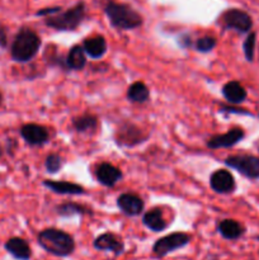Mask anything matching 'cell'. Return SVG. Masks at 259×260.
I'll use <instances>...</instances> for the list:
<instances>
[{"label":"cell","mask_w":259,"mask_h":260,"mask_svg":"<svg viewBox=\"0 0 259 260\" xmlns=\"http://www.w3.org/2000/svg\"><path fill=\"white\" fill-rule=\"evenodd\" d=\"M38 243L47 253L56 256H68L75 249L73 236L57 229H46L38 234Z\"/></svg>","instance_id":"obj_1"},{"label":"cell","mask_w":259,"mask_h":260,"mask_svg":"<svg viewBox=\"0 0 259 260\" xmlns=\"http://www.w3.org/2000/svg\"><path fill=\"white\" fill-rule=\"evenodd\" d=\"M106 14L112 25L118 29H134L142 24L141 15L126 4L108 3L106 5Z\"/></svg>","instance_id":"obj_2"},{"label":"cell","mask_w":259,"mask_h":260,"mask_svg":"<svg viewBox=\"0 0 259 260\" xmlns=\"http://www.w3.org/2000/svg\"><path fill=\"white\" fill-rule=\"evenodd\" d=\"M41 40L33 30L23 28L17 36L12 45V57L18 62H27L32 60L38 52Z\"/></svg>","instance_id":"obj_3"},{"label":"cell","mask_w":259,"mask_h":260,"mask_svg":"<svg viewBox=\"0 0 259 260\" xmlns=\"http://www.w3.org/2000/svg\"><path fill=\"white\" fill-rule=\"evenodd\" d=\"M85 17V5L84 3H78L75 7L70 8L61 14L52 15L46 20L48 27L56 30H74Z\"/></svg>","instance_id":"obj_4"},{"label":"cell","mask_w":259,"mask_h":260,"mask_svg":"<svg viewBox=\"0 0 259 260\" xmlns=\"http://www.w3.org/2000/svg\"><path fill=\"white\" fill-rule=\"evenodd\" d=\"M225 164L249 179L259 178V157L253 155H234L226 159Z\"/></svg>","instance_id":"obj_5"},{"label":"cell","mask_w":259,"mask_h":260,"mask_svg":"<svg viewBox=\"0 0 259 260\" xmlns=\"http://www.w3.org/2000/svg\"><path fill=\"white\" fill-rule=\"evenodd\" d=\"M190 241L189 235L184 233H174L159 239L154 245V253L157 256H165L180 248H184Z\"/></svg>","instance_id":"obj_6"},{"label":"cell","mask_w":259,"mask_h":260,"mask_svg":"<svg viewBox=\"0 0 259 260\" xmlns=\"http://www.w3.org/2000/svg\"><path fill=\"white\" fill-rule=\"evenodd\" d=\"M222 22L225 28L236 30L239 33H246L253 27V20L250 15L240 9H230L222 15Z\"/></svg>","instance_id":"obj_7"},{"label":"cell","mask_w":259,"mask_h":260,"mask_svg":"<svg viewBox=\"0 0 259 260\" xmlns=\"http://www.w3.org/2000/svg\"><path fill=\"white\" fill-rule=\"evenodd\" d=\"M210 185L217 193H231L235 189V180L230 172L220 169L211 175Z\"/></svg>","instance_id":"obj_8"},{"label":"cell","mask_w":259,"mask_h":260,"mask_svg":"<svg viewBox=\"0 0 259 260\" xmlns=\"http://www.w3.org/2000/svg\"><path fill=\"white\" fill-rule=\"evenodd\" d=\"M244 139V131L240 128H233L223 135H217L208 140L207 146L210 149H221V147H231Z\"/></svg>","instance_id":"obj_9"},{"label":"cell","mask_w":259,"mask_h":260,"mask_svg":"<svg viewBox=\"0 0 259 260\" xmlns=\"http://www.w3.org/2000/svg\"><path fill=\"white\" fill-rule=\"evenodd\" d=\"M117 205L121 208L122 212L128 216H137L144 210V201L139 196L132 194V193H124L119 196Z\"/></svg>","instance_id":"obj_10"},{"label":"cell","mask_w":259,"mask_h":260,"mask_svg":"<svg viewBox=\"0 0 259 260\" xmlns=\"http://www.w3.org/2000/svg\"><path fill=\"white\" fill-rule=\"evenodd\" d=\"M20 135L23 139L28 142L29 145L37 146V145H42L47 142L48 140V132L45 127L38 126V124L29 123L25 124L20 129Z\"/></svg>","instance_id":"obj_11"},{"label":"cell","mask_w":259,"mask_h":260,"mask_svg":"<svg viewBox=\"0 0 259 260\" xmlns=\"http://www.w3.org/2000/svg\"><path fill=\"white\" fill-rule=\"evenodd\" d=\"M94 248L98 249V250L112 251L116 255H119V254L123 253L124 245L121 239L117 238L114 234L106 233L94 240Z\"/></svg>","instance_id":"obj_12"},{"label":"cell","mask_w":259,"mask_h":260,"mask_svg":"<svg viewBox=\"0 0 259 260\" xmlns=\"http://www.w3.org/2000/svg\"><path fill=\"white\" fill-rule=\"evenodd\" d=\"M122 178V173L118 168L114 165L104 162L96 168V179L99 183L106 187H113L117 182Z\"/></svg>","instance_id":"obj_13"},{"label":"cell","mask_w":259,"mask_h":260,"mask_svg":"<svg viewBox=\"0 0 259 260\" xmlns=\"http://www.w3.org/2000/svg\"><path fill=\"white\" fill-rule=\"evenodd\" d=\"M5 249L14 256L15 259L19 260H29L30 258V248L25 240L20 238H13L7 241Z\"/></svg>","instance_id":"obj_14"},{"label":"cell","mask_w":259,"mask_h":260,"mask_svg":"<svg viewBox=\"0 0 259 260\" xmlns=\"http://www.w3.org/2000/svg\"><path fill=\"white\" fill-rule=\"evenodd\" d=\"M43 185L58 194H83L84 188L75 183L69 182H56V180H43Z\"/></svg>","instance_id":"obj_15"},{"label":"cell","mask_w":259,"mask_h":260,"mask_svg":"<svg viewBox=\"0 0 259 260\" xmlns=\"http://www.w3.org/2000/svg\"><path fill=\"white\" fill-rule=\"evenodd\" d=\"M142 222H144V225L147 229L155 231V233H160V231L165 230L168 226L164 215H163V212L159 208H154V210L145 213L144 218H142Z\"/></svg>","instance_id":"obj_16"},{"label":"cell","mask_w":259,"mask_h":260,"mask_svg":"<svg viewBox=\"0 0 259 260\" xmlns=\"http://www.w3.org/2000/svg\"><path fill=\"white\" fill-rule=\"evenodd\" d=\"M222 94L226 101L233 104L241 103L246 98V90L238 81H230V83L225 84L222 88Z\"/></svg>","instance_id":"obj_17"},{"label":"cell","mask_w":259,"mask_h":260,"mask_svg":"<svg viewBox=\"0 0 259 260\" xmlns=\"http://www.w3.org/2000/svg\"><path fill=\"white\" fill-rule=\"evenodd\" d=\"M83 48L86 55L90 56L91 58H101L107 52V42L102 36L88 38L84 41Z\"/></svg>","instance_id":"obj_18"},{"label":"cell","mask_w":259,"mask_h":260,"mask_svg":"<svg viewBox=\"0 0 259 260\" xmlns=\"http://www.w3.org/2000/svg\"><path fill=\"white\" fill-rule=\"evenodd\" d=\"M118 144L123 146H134L141 142V131L132 124H126L118 131Z\"/></svg>","instance_id":"obj_19"},{"label":"cell","mask_w":259,"mask_h":260,"mask_svg":"<svg viewBox=\"0 0 259 260\" xmlns=\"http://www.w3.org/2000/svg\"><path fill=\"white\" fill-rule=\"evenodd\" d=\"M218 233L228 240H236L244 234V228L235 220H222L218 223Z\"/></svg>","instance_id":"obj_20"},{"label":"cell","mask_w":259,"mask_h":260,"mask_svg":"<svg viewBox=\"0 0 259 260\" xmlns=\"http://www.w3.org/2000/svg\"><path fill=\"white\" fill-rule=\"evenodd\" d=\"M66 63L73 70H81L85 66L86 58H85V51L80 46H74L69 52L68 58H66Z\"/></svg>","instance_id":"obj_21"},{"label":"cell","mask_w":259,"mask_h":260,"mask_svg":"<svg viewBox=\"0 0 259 260\" xmlns=\"http://www.w3.org/2000/svg\"><path fill=\"white\" fill-rule=\"evenodd\" d=\"M150 91L147 86L141 81L134 83L127 90V98L128 101L134 102V103H144L149 99Z\"/></svg>","instance_id":"obj_22"},{"label":"cell","mask_w":259,"mask_h":260,"mask_svg":"<svg viewBox=\"0 0 259 260\" xmlns=\"http://www.w3.org/2000/svg\"><path fill=\"white\" fill-rule=\"evenodd\" d=\"M73 126L78 132H88L96 128L98 121H96V117L91 116V114H84V116L76 117L74 119Z\"/></svg>","instance_id":"obj_23"},{"label":"cell","mask_w":259,"mask_h":260,"mask_svg":"<svg viewBox=\"0 0 259 260\" xmlns=\"http://www.w3.org/2000/svg\"><path fill=\"white\" fill-rule=\"evenodd\" d=\"M57 213L60 216L68 217V216L74 215H84V213H88V210L84 208L83 206L76 205V203H63L57 207Z\"/></svg>","instance_id":"obj_24"},{"label":"cell","mask_w":259,"mask_h":260,"mask_svg":"<svg viewBox=\"0 0 259 260\" xmlns=\"http://www.w3.org/2000/svg\"><path fill=\"white\" fill-rule=\"evenodd\" d=\"M255 33L251 32L249 33V36L246 37V40L244 41V55H245L246 60L253 61L254 58V50H255Z\"/></svg>","instance_id":"obj_25"},{"label":"cell","mask_w":259,"mask_h":260,"mask_svg":"<svg viewBox=\"0 0 259 260\" xmlns=\"http://www.w3.org/2000/svg\"><path fill=\"white\" fill-rule=\"evenodd\" d=\"M216 46V40L213 37H210V36H205V37L200 38L196 42V48L200 52H210L215 48Z\"/></svg>","instance_id":"obj_26"},{"label":"cell","mask_w":259,"mask_h":260,"mask_svg":"<svg viewBox=\"0 0 259 260\" xmlns=\"http://www.w3.org/2000/svg\"><path fill=\"white\" fill-rule=\"evenodd\" d=\"M62 167V161L61 157L57 154H51L46 157V169L48 173H56L61 169Z\"/></svg>","instance_id":"obj_27"},{"label":"cell","mask_w":259,"mask_h":260,"mask_svg":"<svg viewBox=\"0 0 259 260\" xmlns=\"http://www.w3.org/2000/svg\"><path fill=\"white\" fill-rule=\"evenodd\" d=\"M0 103H2V94H0Z\"/></svg>","instance_id":"obj_28"},{"label":"cell","mask_w":259,"mask_h":260,"mask_svg":"<svg viewBox=\"0 0 259 260\" xmlns=\"http://www.w3.org/2000/svg\"><path fill=\"white\" fill-rule=\"evenodd\" d=\"M0 155H2V150H0Z\"/></svg>","instance_id":"obj_29"}]
</instances>
